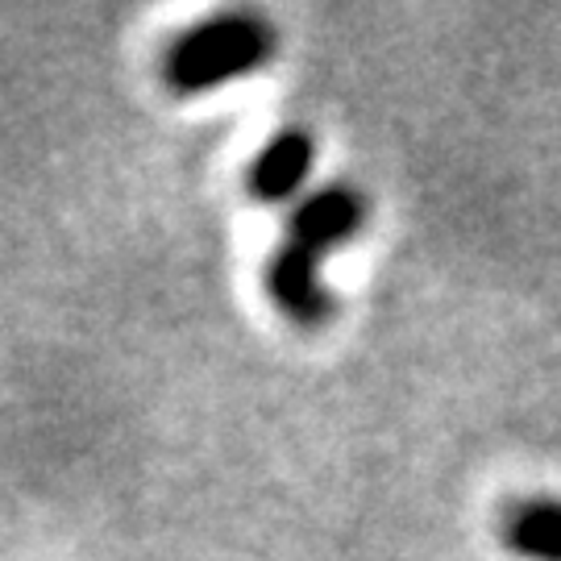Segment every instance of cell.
Returning <instances> with one entry per match:
<instances>
[{"label":"cell","mask_w":561,"mask_h":561,"mask_svg":"<svg viewBox=\"0 0 561 561\" xmlns=\"http://www.w3.org/2000/svg\"><path fill=\"white\" fill-rule=\"evenodd\" d=\"M366 213L370 204L354 183H324L296 204L287 238L266 262V296L291 324L317 329L333 317V296L321 283V259L358 233Z\"/></svg>","instance_id":"6da1fadb"},{"label":"cell","mask_w":561,"mask_h":561,"mask_svg":"<svg viewBox=\"0 0 561 561\" xmlns=\"http://www.w3.org/2000/svg\"><path fill=\"white\" fill-rule=\"evenodd\" d=\"M503 545L528 561H561V500H520L503 516Z\"/></svg>","instance_id":"277c9868"},{"label":"cell","mask_w":561,"mask_h":561,"mask_svg":"<svg viewBox=\"0 0 561 561\" xmlns=\"http://www.w3.org/2000/svg\"><path fill=\"white\" fill-rule=\"evenodd\" d=\"M275 30L259 13H217L208 21H196L162 55V80L183 96L213 92L229 80H241L259 71L275 55Z\"/></svg>","instance_id":"7a4b0ae2"},{"label":"cell","mask_w":561,"mask_h":561,"mask_svg":"<svg viewBox=\"0 0 561 561\" xmlns=\"http://www.w3.org/2000/svg\"><path fill=\"white\" fill-rule=\"evenodd\" d=\"M312 162H317V141H312V134L300 129V125L279 129V134L259 150V159L250 162L245 187H250V196H259L262 204L291 201L304 183H308V175H312Z\"/></svg>","instance_id":"3957f363"}]
</instances>
